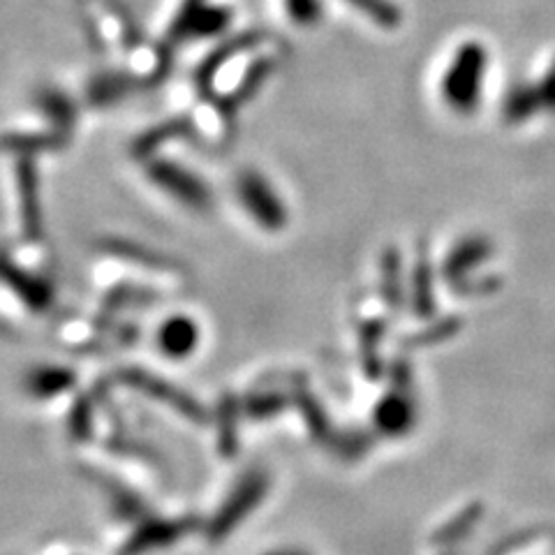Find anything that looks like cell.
<instances>
[{"instance_id":"obj_1","label":"cell","mask_w":555,"mask_h":555,"mask_svg":"<svg viewBox=\"0 0 555 555\" xmlns=\"http://www.w3.org/2000/svg\"><path fill=\"white\" fill-rule=\"evenodd\" d=\"M238 197L262 228L281 230L285 224V211L281 202L271 193L269 183L262 177H257V173H243L238 179Z\"/></svg>"},{"instance_id":"obj_2","label":"cell","mask_w":555,"mask_h":555,"mask_svg":"<svg viewBox=\"0 0 555 555\" xmlns=\"http://www.w3.org/2000/svg\"><path fill=\"white\" fill-rule=\"evenodd\" d=\"M151 177H153L155 183L163 185L167 193H171L173 197H179L188 206H195V208H206L208 206L206 188L193 177V173L179 169L177 165L158 163L151 169Z\"/></svg>"},{"instance_id":"obj_3","label":"cell","mask_w":555,"mask_h":555,"mask_svg":"<svg viewBox=\"0 0 555 555\" xmlns=\"http://www.w3.org/2000/svg\"><path fill=\"white\" fill-rule=\"evenodd\" d=\"M195 340V326L188 320H173L163 328V345L171 354H183Z\"/></svg>"}]
</instances>
